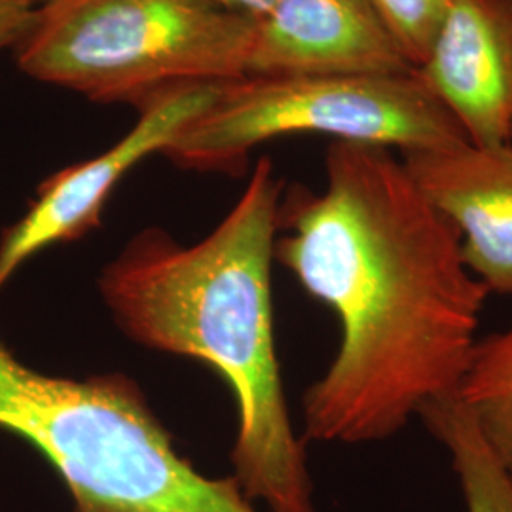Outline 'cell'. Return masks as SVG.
<instances>
[{"mask_svg": "<svg viewBox=\"0 0 512 512\" xmlns=\"http://www.w3.org/2000/svg\"><path fill=\"white\" fill-rule=\"evenodd\" d=\"M325 179L323 192L283 190L274 245L340 323L332 363L304 393V435L382 442L458 393L490 291L391 148L332 141Z\"/></svg>", "mask_w": 512, "mask_h": 512, "instance_id": "6da1fadb", "label": "cell"}, {"mask_svg": "<svg viewBox=\"0 0 512 512\" xmlns=\"http://www.w3.org/2000/svg\"><path fill=\"white\" fill-rule=\"evenodd\" d=\"M283 181L262 156L226 219L183 245L141 230L99 274L116 327L154 351L198 359L238 408L234 478L270 512H315L304 442L294 431L277 359L272 264Z\"/></svg>", "mask_w": 512, "mask_h": 512, "instance_id": "7a4b0ae2", "label": "cell"}, {"mask_svg": "<svg viewBox=\"0 0 512 512\" xmlns=\"http://www.w3.org/2000/svg\"><path fill=\"white\" fill-rule=\"evenodd\" d=\"M0 429L54 467L74 512H258L234 476H205L177 452L126 374L50 376L0 340Z\"/></svg>", "mask_w": 512, "mask_h": 512, "instance_id": "3957f363", "label": "cell"}, {"mask_svg": "<svg viewBox=\"0 0 512 512\" xmlns=\"http://www.w3.org/2000/svg\"><path fill=\"white\" fill-rule=\"evenodd\" d=\"M255 23L211 0H55L16 59L38 82L139 109L179 86L243 80Z\"/></svg>", "mask_w": 512, "mask_h": 512, "instance_id": "277c9868", "label": "cell"}, {"mask_svg": "<svg viewBox=\"0 0 512 512\" xmlns=\"http://www.w3.org/2000/svg\"><path fill=\"white\" fill-rule=\"evenodd\" d=\"M291 135L414 150L467 139L416 73L281 76L222 84L215 103L167 145L183 169L243 175L256 147Z\"/></svg>", "mask_w": 512, "mask_h": 512, "instance_id": "5b68a950", "label": "cell"}, {"mask_svg": "<svg viewBox=\"0 0 512 512\" xmlns=\"http://www.w3.org/2000/svg\"><path fill=\"white\" fill-rule=\"evenodd\" d=\"M222 84H188L158 93L139 107L128 133L92 160L63 167L37 188L27 213L0 236V289L40 251L86 238L101 228L114 188L135 165L167 145L209 109Z\"/></svg>", "mask_w": 512, "mask_h": 512, "instance_id": "8992f818", "label": "cell"}, {"mask_svg": "<svg viewBox=\"0 0 512 512\" xmlns=\"http://www.w3.org/2000/svg\"><path fill=\"white\" fill-rule=\"evenodd\" d=\"M414 73L368 0H277L256 19L245 78Z\"/></svg>", "mask_w": 512, "mask_h": 512, "instance_id": "52a82bcc", "label": "cell"}, {"mask_svg": "<svg viewBox=\"0 0 512 512\" xmlns=\"http://www.w3.org/2000/svg\"><path fill=\"white\" fill-rule=\"evenodd\" d=\"M414 73L471 143H509L512 0H452Z\"/></svg>", "mask_w": 512, "mask_h": 512, "instance_id": "ba28073f", "label": "cell"}, {"mask_svg": "<svg viewBox=\"0 0 512 512\" xmlns=\"http://www.w3.org/2000/svg\"><path fill=\"white\" fill-rule=\"evenodd\" d=\"M425 200L450 220L467 268L490 293L512 296V145L401 154Z\"/></svg>", "mask_w": 512, "mask_h": 512, "instance_id": "9c48e42d", "label": "cell"}, {"mask_svg": "<svg viewBox=\"0 0 512 512\" xmlns=\"http://www.w3.org/2000/svg\"><path fill=\"white\" fill-rule=\"evenodd\" d=\"M420 418L452 459L467 512H512V480L458 397L427 404Z\"/></svg>", "mask_w": 512, "mask_h": 512, "instance_id": "30bf717a", "label": "cell"}, {"mask_svg": "<svg viewBox=\"0 0 512 512\" xmlns=\"http://www.w3.org/2000/svg\"><path fill=\"white\" fill-rule=\"evenodd\" d=\"M456 397L512 480V325L478 340Z\"/></svg>", "mask_w": 512, "mask_h": 512, "instance_id": "8fae6325", "label": "cell"}, {"mask_svg": "<svg viewBox=\"0 0 512 512\" xmlns=\"http://www.w3.org/2000/svg\"><path fill=\"white\" fill-rule=\"evenodd\" d=\"M416 71L429 54L452 0H368Z\"/></svg>", "mask_w": 512, "mask_h": 512, "instance_id": "7c38bea8", "label": "cell"}, {"mask_svg": "<svg viewBox=\"0 0 512 512\" xmlns=\"http://www.w3.org/2000/svg\"><path fill=\"white\" fill-rule=\"evenodd\" d=\"M37 8L23 0H0V50L16 48L27 35Z\"/></svg>", "mask_w": 512, "mask_h": 512, "instance_id": "4fadbf2b", "label": "cell"}, {"mask_svg": "<svg viewBox=\"0 0 512 512\" xmlns=\"http://www.w3.org/2000/svg\"><path fill=\"white\" fill-rule=\"evenodd\" d=\"M230 12H238L243 16L258 19L264 16L277 0H211Z\"/></svg>", "mask_w": 512, "mask_h": 512, "instance_id": "5bb4252c", "label": "cell"}, {"mask_svg": "<svg viewBox=\"0 0 512 512\" xmlns=\"http://www.w3.org/2000/svg\"><path fill=\"white\" fill-rule=\"evenodd\" d=\"M23 2H27V4H31L33 8H42V6H46V4H52L55 0H23Z\"/></svg>", "mask_w": 512, "mask_h": 512, "instance_id": "9a60e30c", "label": "cell"}, {"mask_svg": "<svg viewBox=\"0 0 512 512\" xmlns=\"http://www.w3.org/2000/svg\"><path fill=\"white\" fill-rule=\"evenodd\" d=\"M509 143H511V145H512V124H511V129H509Z\"/></svg>", "mask_w": 512, "mask_h": 512, "instance_id": "2e32d148", "label": "cell"}]
</instances>
